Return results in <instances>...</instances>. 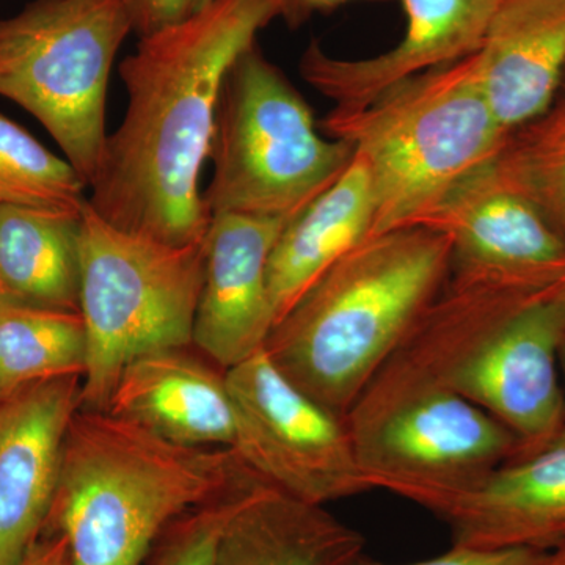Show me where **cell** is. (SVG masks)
Segmentation results:
<instances>
[{
  "label": "cell",
  "instance_id": "8fae6325",
  "mask_svg": "<svg viewBox=\"0 0 565 565\" xmlns=\"http://www.w3.org/2000/svg\"><path fill=\"white\" fill-rule=\"evenodd\" d=\"M81 394L68 375L0 401V565H20L43 537Z\"/></svg>",
  "mask_w": 565,
  "mask_h": 565
},
{
  "label": "cell",
  "instance_id": "603a6c76",
  "mask_svg": "<svg viewBox=\"0 0 565 565\" xmlns=\"http://www.w3.org/2000/svg\"><path fill=\"white\" fill-rule=\"evenodd\" d=\"M87 182L65 159L18 122L0 115V206L31 207L81 217Z\"/></svg>",
  "mask_w": 565,
  "mask_h": 565
},
{
  "label": "cell",
  "instance_id": "4fadbf2b",
  "mask_svg": "<svg viewBox=\"0 0 565 565\" xmlns=\"http://www.w3.org/2000/svg\"><path fill=\"white\" fill-rule=\"evenodd\" d=\"M424 509L449 527L452 545L548 552L565 541V426L544 446L500 465L479 484Z\"/></svg>",
  "mask_w": 565,
  "mask_h": 565
},
{
  "label": "cell",
  "instance_id": "484cf974",
  "mask_svg": "<svg viewBox=\"0 0 565 565\" xmlns=\"http://www.w3.org/2000/svg\"><path fill=\"white\" fill-rule=\"evenodd\" d=\"M126 3L131 11L134 32L141 39L185 20L195 0H126Z\"/></svg>",
  "mask_w": 565,
  "mask_h": 565
},
{
  "label": "cell",
  "instance_id": "e0dca14e",
  "mask_svg": "<svg viewBox=\"0 0 565 565\" xmlns=\"http://www.w3.org/2000/svg\"><path fill=\"white\" fill-rule=\"evenodd\" d=\"M473 57L505 131L533 120L563 87L565 0H500Z\"/></svg>",
  "mask_w": 565,
  "mask_h": 565
},
{
  "label": "cell",
  "instance_id": "8992f818",
  "mask_svg": "<svg viewBox=\"0 0 565 565\" xmlns=\"http://www.w3.org/2000/svg\"><path fill=\"white\" fill-rule=\"evenodd\" d=\"M207 159L214 177L202 196L211 217L292 221L340 180L353 150L319 132L303 96L253 43L223 81Z\"/></svg>",
  "mask_w": 565,
  "mask_h": 565
},
{
  "label": "cell",
  "instance_id": "2e32d148",
  "mask_svg": "<svg viewBox=\"0 0 565 565\" xmlns=\"http://www.w3.org/2000/svg\"><path fill=\"white\" fill-rule=\"evenodd\" d=\"M188 349H167L132 360L118 377L104 412L170 444L233 449L237 419L226 371Z\"/></svg>",
  "mask_w": 565,
  "mask_h": 565
},
{
  "label": "cell",
  "instance_id": "ffe728a7",
  "mask_svg": "<svg viewBox=\"0 0 565 565\" xmlns=\"http://www.w3.org/2000/svg\"><path fill=\"white\" fill-rule=\"evenodd\" d=\"M79 221L58 212L0 206V292L40 307L79 311Z\"/></svg>",
  "mask_w": 565,
  "mask_h": 565
},
{
  "label": "cell",
  "instance_id": "d4e9b609",
  "mask_svg": "<svg viewBox=\"0 0 565 565\" xmlns=\"http://www.w3.org/2000/svg\"><path fill=\"white\" fill-rule=\"evenodd\" d=\"M545 552L533 548H509V550H471L463 546L452 545L449 552L422 561V563L404 565H539ZM349 565H390L379 563L371 557L360 555Z\"/></svg>",
  "mask_w": 565,
  "mask_h": 565
},
{
  "label": "cell",
  "instance_id": "7a4b0ae2",
  "mask_svg": "<svg viewBox=\"0 0 565 565\" xmlns=\"http://www.w3.org/2000/svg\"><path fill=\"white\" fill-rule=\"evenodd\" d=\"M564 340L565 280L452 264L440 294L363 397L384 408L416 394H459L504 424L519 456L527 455L565 426Z\"/></svg>",
  "mask_w": 565,
  "mask_h": 565
},
{
  "label": "cell",
  "instance_id": "9c48e42d",
  "mask_svg": "<svg viewBox=\"0 0 565 565\" xmlns=\"http://www.w3.org/2000/svg\"><path fill=\"white\" fill-rule=\"evenodd\" d=\"M345 424L371 489L422 508L479 484L520 455L504 424L456 393L416 394Z\"/></svg>",
  "mask_w": 565,
  "mask_h": 565
},
{
  "label": "cell",
  "instance_id": "83f0119b",
  "mask_svg": "<svg viewBox=\"0 0 565 565\" xmlns=\"http://www.w3.org/2000/svg\"><path fill=\"white\" fill-rule=\"evenodd\" d=\"M348 2H353V0H285L281 17L289 24H300L316 11L337 9Z\"/></svg>",
  "mask_w": 565,
  "mask_h": 565
},
{
  "label": "cell",
  "instance_id": "d6986e66",
  "mask_svg": "<svg viewBox=\"0 0 565 565\" xmlns=\"http://www.w3.org/2000/svg\"><path fill=\"white\" fill-rule=\"evenodd\" d=\"M364 537L326 511L266 484L234 515L215 565H349Z\"/></svg>",
  "mask_w": 565,
  "mask_h": 565
},
{
  "label": "cell",
  "instance_id": "4dcf8cb0",
  "mask_svg": "<svg viewBox=\"0 0 565 565\" xmlns=\"http://www.w3.org/2000/svg\"><path fill=\"white\" fill-rule=\"evenodd\" d=\"M210 2L211 0H195V3H193V11L202 9V7L207 6Z\"/></svg>",
  "mask_w": 565,
  "mask_h": 565
},
{
  "label": "cell",
  "instance_id": "6da1fadb",
  "mask_svg": "<svg viewBox=\"0 0 565 565\" xmlns=\"http://www.w3.org/2000/svg\"><path fill=\"white\" fill-rule=\"evenodd\" d=\"M285 0H211L185 20L141 36L120 65L128 107L107 136L88 195L118 228L161 243H203L211 215L200 193L226 73Z\"/></svg>",
  "mask_w": 565,
  "mask_h": 565
},
{
  "label": "cell",
  "instance_id": "7402d4cb",
  "mask_svg": "<svg viewBox=\"0 0 565 565\" xmlns=\"http://www.w3.org/2000/svg\"><path fill=\"white\" fill-rule=\"evenodd\" d=\"M492 167L565 239V92L533 120L508 132Z\"/></svg>",
  "mask_w": 565,
  "mask_h": 565
},
{
  "label": "cell",
  "instance_id": "9a60e30c",
  "mask_svg": "<svg viewBox=\"0 0 565 565\" xmlns=\"http://www.w3.org/2000/svg\"><path fill=\"white\" fill-rule=\"evenodd\" d=\"M500 0H403V40L375 57L344 61L310 44L300 58L308 84L337 106H360L390 85L470 57L481 47Z\"/></svg>",
  "mask_w": 565,
  "mask_h": 565
},
{
  "label": "cell",
  "instance_id": "5bb4252c",
  "mask_svg": "<svg viewBox=\"0 0 565 565\" xmlns=\"http://www.w3.org/2000/svg\"><path fill=\"white\" fill-rule=\"evenodd\" d=\"M415 226L444 234L452 264L534 278H565V239L533 204L509 189L492 162Z\"/></svg>",
  "mask_w": 565,
  "mask_h": 565
},
{
  "label": "cell",
  "instance_id": "277c9868",
  "mask_svg": "<svg viewBox=\"0 0 565 565\" xmlns=\"http://www.w3.org/2000/svg\"><path fill=\"white\" fill-rule=\"evenodd\" d=\"M253 475L232 449L170 444L81 407L43 535L66 539L71 565H141L177 516Z\"/></svg>",
  "mask_w": 565,
  "mask_h": 565
},
{
  "label": "cell",
  "instance_id": "f1b7e54d",
  "mask_svg": "<svg viewBox=\"0 0 565 565\" xmlns=\"http://www.w3.org/2000/svg\"><path fill=\"white\" fill-rule=\"evenodd\" d=\"M539 565H565V541L545 552Z\"/></svg>",
  "mask_w": 565,
  "mask_h": 565
},
{
  "label": "cell",
  "instance_id": "1f68e13d",
  "mask_svg": "<svg viewBox=\"0 0 565 565\" xmlns=\"http://www.w3.org/2000/svg\"><path fill=\"white\" fill-rule=\"evenodd\" d=\"M561 92H565V74H564L563 87H561Z\"/></svg>",
  "mask_w": 565,
  "mask_h": 565
},
{
  "label": "cell",
  "instance_id": "ac0fdd59",
  "mask_svg": "<svg viewBox=\"0 0 565 565\" xmlns=\"http://www.w3.org/2000/svg\"><path fill=\"white\" fill-rule=\"evenodd\" d=\"M374 200L370 170L353 152L340 180L282 230L267 270L274 327L344 253L371 236Z\"/></svg>",
  "mask_w": 565,
  "mask_h": 565
},
{
  "label": "cell",
  "instance_id": "f546056e",
  "mask_svg": "<svg viewBox=\"0 0 565 565\" xmlns=\"http://www.w3.org/2000/svg\"><path fill=\"white\" fill-rule=\"evenodd\" d=\"M559 367H561V379H563L564 405H565V340H564L563 345H561Z\"/></svg>",
  "mask_w": 565,
  "mask_h": 565
},
{
  "label": "cell",
  "instance_id": "5b68a950",
  "mask_svg": "<svg viewBox=\"0 0 565 565\" xmlns=\"http://www.w3.org/2000/svg\"><path fill=\"white\" fill-rule=\"evenodd\" d=\"M370 170L371 236L408 228L484 169L505 131L479 82L473 55L390 85L360 106H334L319 121Z\"/></svg>",
  "mask_w": 565,
  "mask_h": 565
},
{
  "label": "cell",
  "instance_id": "44dd1931",
  "mask_svg": "<svg viewBox=\"0 0 565 565\" xmlns=\"http://www.w3.org/2000/svg\"><path fill=\"white\" fill-rule=\"evenodd\" d=\"M87 333L79 311L22 302L0 292V392L51 379L84 377Z\"/></svg>",
  "mask_w": 565,
  "mask_h": 565
},
{
  "label": "cell",
  "instance_id": "52a82bcc",
  "mask_svg": "<svg viewBox=\"0 0 565 565\" xmlns=\"http://www.w3.org/2000/svg\"><path fill=\"white\" fill-rule=\"evenodd\" d=\"M204 241L161 243L111 225L90 204L79 221V311L87 333L81 407L107 411L132 360L191 348Z\"/></svg>",
  "mask_w": 565,
  "mask_h": 565
},
{
  "label": "cell",
  "instance_id": "d6a6232c",
  "mask_svg": "<svg viewBox=\"0 0 565 565\" xmlns=\"http://www.w3.org/2000/svg\"><path fill=\"white\" fill-rule=\"evenodd\" d=\"M3 397H6V396H3L2 392H0V401H2Z\"/></svg>",
  "mask_w": 565,
  "mask_h": 565
},
{
  "label": "cell",
  "instance_id": "ba28073f",
  "mask_svg": "<svg viewBox=\"0 0 565 565\" xmlns=\"http://www.w3.org/2000/svg\"><path fill=\"white\" fill-rule=\"evenodd\" d=\"M132 31L126 0H33L0 20V96L44 126L88 188L106 150L111 65Z\"/></svg>",
  "mask_w": 565,
  "mask_h": 565
},
{
  "label": "cell",
  "instance_id": "4316f807",
  "mask_svg": "<svg viewBox=\"0 0 565 565\" xmlns=\"http://www.w3.org/2000/svg\"><path fill=\"white\" fill-rule=\"evenodd\" d=\"M20 565H71L68 542L62 534L43 535Z\"/></svg>",
  "mask_w": 565,
  "mask_h": 565
},
{
  "label": "cell",
  "instance_id": "30bf717a",
  "mask_svg": "<svg viewBox=\"0 0 565 565\" xmlns=\"http://www.w3.org/2000/svg\"><path fill=\"white\" fill-rule=\"evenodd\" d=\"M232 451L280 492L315 505L370 492L344 419L297 388L264 349L226 371Z\"/></svg>",
  "mask_w": 565,
  "mask_h": 565
},
{
  "label": "cell",
  "instance_id": "cb8c5ba5",
  "mask_svg": "<svg viewBox=\"0 0 565 565\" xmlns=\"http://www.w3.org/2000/svg\"><path fill=\"white\" fill-rule=\"evenodd\" d=\"M266 484L269 482L262 476L253 475L206 503L177 516L156 539L141 565L217 564L223 535L234 515Z\"/></svg>",
  "mask_w": 565,
  "mask_h": 565
},
{
  "label": "cell",
  "instance_id": "3957f363",
  "mask_svg": "<svg viewBox=\"0 0 565 565\" xmlns=\"http://www.w3.org/2000/svg\"><path fill=\"white\" fill-rule=\"evenodd\" d=\"M451 269L452 245L433 230L367 236L297 300L264 352L297 388L345 422Z\"/></svg>",
  "mask_w": 565,
  "mask_h": 565
},
{
  "label": "cell",
  "instance_id": "7c38bea8",
  "mask_svg": "<svg viewBox=\"0 0 565 565\" xmlns=\"http://www.w3.org/2000/svg\"><path fill=\"white\" fill-rule=\"evenodd\" d=\"M288 223L244 214L211 217L193 345L223 371L262 351L273 332L267 270Z\"/></svg>",
  "mask_w": 565,
  "mask_h": 565
}]
</instances>
